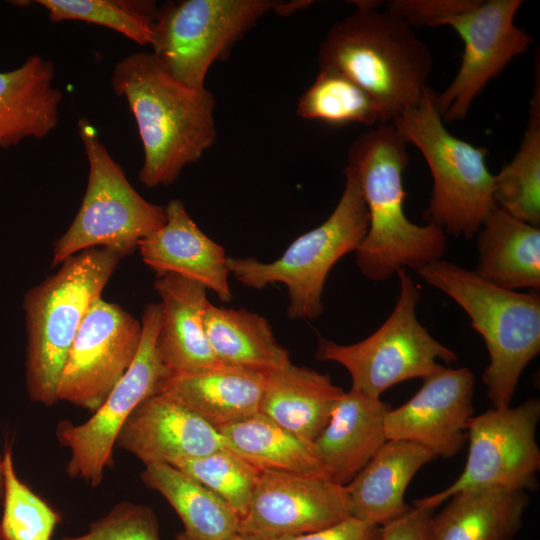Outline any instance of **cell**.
<instances>
[{
	"label": "cell",
	"mask_w": 540,
	"mask_h": 540,
	"mask_svg": "<svg viewBox=\"0 0 540 540\" xmlns=\"http://www.w3.org/2000/svg\"><path fill=\"white\" fill-rule=\"evenodd\" d=\"M165 212L163 226L138 243L143 262L156 277L177 274L202 284L221 301H231L225 249L198 227L182 201H169Z\"/></svg>",
	"instance_id": "obj_18"
},
{
	"label": "cell",
	"mask_w": 540,
	"mask_h": 540,
	"mask_svg": "<svg viewBox=\"0 0 540 540\" xmlns=\"http://www.w3.org/2000/svg\"><path fill=\"white\" fill-rule=\"evenodd\" d=\"M433 511L410 506L403 514L381 526L379 540H429Z\"/></svg>",
	"instance_id": "obj_37"
},
{
	"label": "cell",
	"mask_w": 540,
	"mask_h": 540,
	"mask_svg": "<svg viewBox=\"0 0 540 540\" xmlns=\"http://www.w3.org/2000/svg\"><path fill=\"white\" fill-rule=\"evenodd\" d=\"M54 77L53 62L39 55L0 72V148L28 137L45 138L56 128L62 92L54 86Z\"/></svg>",
	"instance_id": "obj_22"
},
{
	"label": "cell",
	"mask_w": 540,
	"mask_h": 540,
	"mask_svg": "<svg viewBox=\"0 0 540 540\" xmlns=\"http://www.w3.org/2000/svg\"><path fill=\"white\" fill-rule=\"evenodd\" d=\"M349 517L345 485L323 476L261 471L238 533L271 540L320 531Z\"/></svg>",
	"instance_id": "obj_15"
},
{
	"label": "cell",
	"mask_w": 540,
	"mask_h": 540,
	"mask_svg": "<svg viewBox=\"0 0 540 540\" xmlns=\"http://www.w3.org/2000/svg\"><path fill=\"white\" fill-rule=\"evenodd\" d=\"M474 385L470 369L443 366L424 378L420 389L406 403L386 413V439L414 442L436 457L455 456L468 440Z\"/></svg>",
	"instance_id": "obj_16"
},
{
	"label": "cell",
	"mask_w": 540,
	"mask_h": 540,
	"mask_svg": "<svg viewBox=\"0 0 540 540\" xmlns=\"http://www.w3.org/2000/svg\"><path fill=\"white\" fill-rule=\"evenodd\" d=\"M3 486H4L3 464H2V456L0 454V500L3 497Z\"/></svg>",
	"instance_id": "obj_40"
},
{
	"label": "cell",
	"mask_w": 540,
	"mask_h": 540,
	"mask_svg": "<svg viewBox=\"0 0 540 540\" xmlns=\"http://www.w3.org/2000/svg\"><path fill=\"white\" fill-rule=\"evenodd\" d=\"M352 3H354V5L360 9H377V7L380 5L379 3L381 2L375 0H358L352 1Z\"/></svg>",
	"instance_id": "obj_39"
},
{
	"label": "cell",
	"mask_w": 540,
	"mask_h": 540,
	"mask_svg": "<svg viewBox=\"0 0 540 540\" xmlns=\"http://www.w3.org/2000/svg\"><path fill=\"white\" fill-rule=\"evenodd\" d=\"M539 67L529 104L528 122L517 153L494 175L493 200L509 215L540 224V83Z\"/></svg>",
	"instance_id": "obj_30"
},
{
	"label": "cell",
	"mask_w": 540,
	"mask_h": 540,
	"mask_svg": "<svg viewBox=\"0 0 540 540\" xmlns=\"http://www.w3.org/2000/svg\"><path fill=\"white\" fill-rule=\"evenodd\" d=\"M481 0H392L386 10L402 18L412 28L437 27L450 17L464 13Z\"/></svg>",
	"instance_id": "obj_36"
},
{
	"label": "cell",
	"mask_w": 540,
	"mask_h": 540,
	"mask_svg": "<svg viewBox=\"0 0 540 540\" xmlns=\"http://www.w3.org/2000/svg\"><path fill=\"white\" fill-rule=\"evenodd\" d=\"M522 0H481L474 8L442 21L462 39L461 64L451 83L434 95L442 119H464L485 86L533 42L514 19Z\"/></svg>",
	"instance_id": "obj_13"
},
{
	"label": "cell",
	"mask_w": 540,
	"mask_h": 540,
	"mask_svg": "<svg viewBox=\"0 0 540 540\" xmlns=\"http://www.w3.org/2000/svg\"><path fill=\"white\" fill-rule=\"evenodd\" d=\"M399 294L386 321L369 337L350 345L319 338L315 357L342 365L350 374L351 389L374 398L390 387L413 378H426L457 354L433 338L416 316L420 291L407 270L396 272Z\"/></svg>",
	"instance_id": "obj_9"
},
{
	"label": "cell",
	"mask_w": 540,
	"mask_h": 540,
	"mask_svg": "<svg viewBox=\"0 0 540 540\" xmlns=\"http://www.w3.org/2000/svg\"><path fill=\"white\" fill-rule=\"evenodd\" d=\"M160 323V304H147L138 352L126 373L88 420L58 423L57 440L70 450L65 468L70 478L81 479L91 487L102 483L105 469L113 466L116 440L129 415L143 400L159 393L172 374L158 351Z\"/></svg>",
	"instance_id": "obj_11"
},
{
	"label": "cell",
	"mask_w": 540,
	"mask_h": 540,
	"mask_svg": "<svg viewBox=\"0 0 540 540\" xmlns=\"http://www.w3.org/2000/svg\"><path fill=\"white\" fill-rule=\"evenodd\" d=\"M436 458L427 448L406 440H386L347 484L352 517L383 526L410 506L405 491L422 466Z\"/></svg>",
	"instance_id": "obj_21"
},
{
	"label": "cell",
	"mask_w": 540,
	"mask_h": 540,
	"mask_svg": "<svg viewBox=\"0 0 540 540\" xmlns=\"http://www.w3.org/2000/svg\"><path fill=\"white\" fill-rule=\"evenodd\" d=\"M317 60L367 92L389 122L421 99L433 66L429 47L402 18L360 8L329 28Z\"/></svg>",
	"instance_id": "obj_3"
},
{
	"label": "cell",
	"mask_w": 540,
	"mask_h": 540,
	"mask_svg": "<svg viewBox=\"0 0 540 540\" xmlns=\"http://www.w3.org/2000/svg\"><path fill=\"white\" fill-rule=\"evenodd\" d=\"M272 0H181L158 7L152 54L191 88H204L211 65L228 57L236 42L274 10Z\"/></svg>",
	"instance_id": "obj_10"
},
{
	"label": "cell",
	"mask_w": 540,
	"mask_h": 540,
	"mask_svg": "<svg viewBox=\"0 0 540 540\" xmlns=\"http://www.w3.org/2000/svg\"><path fill=\"white\" fill-rule=\"evenodd\" d=\"M343 174L344 189L330 216L296 238L277 260L228 257L230 274L244 286L285 285L290 319L313 320L322 314L329 272L339 259L356 251L367 233L369 216L356 173L347 164Z\"/></svg>",
	"instance_id": "obj_7"
},
{
	"label": "cell",
	"mask_w": 540,
	"mask_h": 540,
	"mask_svg": "<svg viewBox=\"0 0 540 540\" xmlns=\"http://www.w3.org/2000/svg\"><path fill=\"white\" fill-rule=\"evenodd\" d=\"M209 345L224 366L269 373L290 362L263 316L246 309L217 307L209 302L204 313Z\"/></svg>",
	"instance_id": "obj_27"
},
{
	"label": "cell",
	"mask_w": 540,
	"mask_h": 540,
	"mask_svg": "<svg viewBox=\"0 0 540 540\" xmlns=\"http://www.w3.org/2000/svg\"><path fill=\"white\" fill-rule=\"evenodd\" d=\"M474 272L504 289L540 288V229L495 206L477 233Z\"/></svg>",
	"instance_id": "obj_25"
},
{
	"label": "cell",
	"mask_w": 540,
	"mask_h": 540,
	"mask_svg": "<svg viewBox=\"0 0 540 540\" xmlns=\"http://www.w3.org/2000/svg\"><path fill=\"white\" fill-rule=\"evenodd\" d=\"M381 526L354 517L323 530L271 540H379Z\"/></svg>",
	"instance_id": "obj_38"
},
{
	"label": "cell",
	"mask_w": 540,
	"mask_h": 540,
	"mask_svg": "<svg viewBox=\"0 0 540 540\" xmlns=\"http://www.w3.org/2000/svg\"><path fill=\"white\" fill-rule=\"evenodd\" d=\"M115 447L148 465L173 464L225 446L214 427L169 395L157 393L132 411L118 434Z\"/></svg>",
	"instance_id": "obj_17"
},
{
	"label": "cell",
	"mask_w": 540,
	"mask_h": 540,
	"mask_svg": "<svg viewBox=\"0 0 540 540\" xmlns=\"http://www.w3.org/2000/svg\"><path fill=\"white\" fill-rule=\"evenodd\" d=\"M143 483L159 492L183 523L176 540H226L238 533L239 516L211 490L167 463L145 465Z\"/></svg>",
	"instance_id": "obj_28"
},
{
	"label": "cell",
	"mask_w": 540,
	"mask_h": 540,
	"mask_svg": "<svg viewBox=\"0 0 540 540\" xmlns=\"http://www.w3.org/2000/svg\"><path fill=\"white\" fill-rule=\"evenodd\" d=\"M141 336V322L119 305L97 299L67 356L58 401L97 410L132 364Z\"/></svg>",
	"instance_id": "obj_14"
},
{
	"label": "cell",
	"mask_w": 540,
	"mask_h": 540,
	"mask_svg": "<svg viewBox=\"0 0 540 540\" xmlns=\"http://www.w3.org/2000/svg\"><path fill=\"white\" fill-rule=\"evenodd\" d=\"M2 464L0 540H51L61 515L18 477L8 446L2 455Z\"/></svg>",
	"instance_id": "obj_33"
},
{
	"label": "cell",
	"mask_w": 540,
	"mask_h": 540,
	"mask_svg": "<svg viewBox=\"0 0 540 540\" xmlns=\"http://www.w3.org/2000/svg\"><path fill=\"white\" fill-rule=\"evenodd\" d=\"M61 540H160L159 524L150 507L125 501L92 522L84 534Z\"/></svg>",
	"instance_id": "obj_35"
},
{
	"label": "cell",
	"mask_w": 540,
	"mask_h": 540,
	"mask_svg": "<svg viewBox=\"0 0 540 540\" xmlns=\"http://www.w3.org/2000/svg\"><path fill=\"white\" fill-rule=\"evenodd\" d=\"M299 117L332 125L389 123L378 103L351 79L332 69H319L299 98Z\"/></svg>",
	"instance_id": "obj_31"
},
{
	"label": "cell",
	"mask_w": 540,
	"mask_h": 540,
	"mask_svg": "<svg viewBox=\"0 0 540 540\" xmlns=\"http://www.w3.org/2000/svg\"><path fill=\"white\" fill-rule=\"evenodd\" d=\"M111 85L136 121L144 151L138 178L146 187L172 184L214 144L213 94L174 79L151 52L118 61Z\"/></svg>",
	"instance_id": "obj_1"
},
{
	"label": "cell",
	"mask_w": 540,
	"mask_h": 540,
	"mask_svg": "<svg viewBox=\"0 0 540 540\" xmlns=\"http://www.w3.org/2000/svg\"><path fill=\"white\" fill-rule=\"evenodd\" d=\"M77 131L89 165L87 187L73 222L55 242L54 266L91 248L131 254L166 220L165 206L148 202L133 188L87 118L78 120Z\"/></svg>",
	"instance_id": "obj_8"
},
{
	"label": "cell",
	"mask_w": 540,
	"mask_h": 540,
	"mask_svg": "<svg viewBox=\"0 0 540 540\" xmlns=\"http://www.w3.org/2000/svg\"><path fill=\"white\" fill-rule=\"evenodd\" d=\"M539 419L538 398L473 416L468 424L469 449L462 473L444 490L415 501L414 506L435 510L454 494L467 490L537 489Z\"/></svg>",
	"instance_id": "obj_12"
},
{
	"label": "cell",
	"mask_w": 540,
	"mask_h": 540,
	"mask_svg": "<svg viewBox=\"0 0 540 540\" xmlns=\"http://www.w3.org/2000/svg\"><path fill=\"white\" fill-rule=\"evenodd\" d=\"M224 446L260 471L328 477L313 444L257 413L218 428Z\"/></svg>",
	"instance_id": "obj_29"
},
{
	"label": "cell",
	"mask_w": 540,
	"mask_h": 540,
	"mask_svg": "<svg viewBox=\"0 0 540 540\" xmlns=\"http://www.w3.org/2000/svg\"><path fill=\"white\" fill-rule=\"evenodd\" d=\"M266 375L222 365L171 374L159 393L174 398L217 430L259 413Z\"/></svg>",
	"instance_id": "obj_23"
},
{
	"label": "cell",
	"mask_w": 540,
	"mask_h": 540,
	"mask_svg": "<svg viewBox=\"0 0 540 540\" xmlns=\"http://www.w3.org/2000/svg\"><path fill=\"white\" fill-rule=\"evenodd\" d=\"M432 516L429 540H513L530 500L526 491L477 489L454 494Z\"/></svg>",
	"instance_id": "obj_26"
},
{
	"label": "cell",
	"mask_w": 540,
	"mask_h": 540,
	"mask_svg": "<svg viewBox=\"0 0 540 540\" xmlns=\"http://www.w3.org/2000/svg\"><path fill=\"white\" fill-rule=\"evenodd\" d=\"M391 406L350 389L334 406L324 429L312 442L333 481L347 485L387 440L384 418Z\"/></svg>",
	"instance_id": "obj_20"
},
{
	"label": "cell",
	"mask_w": 540,
	"mask_h": 540,
	"mask_svg": "<svg viewBox=\"0 0 540 540\" xmlns=\"http://www.w3.org/2000/svg\"><path fill=\"white\" fill-rule=\"evenodd\" d=\"M51 21L77 20L110 28L150 45L158 6L149 0H37Z\"/></svg>",
	"instance_id": "obj_32"
},
{
	"label": "cell",
	"mask_w": 540,
	"mask_h": 540,
	"mask_svg": "<svg viewBox=\"0 0 540 540\" xmlns=\"http://www.w3.org/2000/svg\"><path fill=\"white\" fill-rule=\"evenodd\" d=\"M226 540H254V539H251L245 535H242L240 533H235L233 534L232 536H230L229 538H227Z\"/></svg>",
	"instance_id": "obj_41"
},
{
	"label": "cell",
	"mask_w": 540,
	"mask_h": 540,
	"mask_svg": "<svg viewBox=\"0 0 540 540\" xmlns=\"http://www.w3.org/2000/svg\"><path fill=\"white\" fill-rule=\"evenodd\" d=\"M428 86L421 99L392 120L399 134L422 153L432 176L423 214L427 223L454 238L471 239L496 206L488 150L452 135L445 127Z\"/></svg>",
	"instance_id": "obj_6"
},
{
	"label": "cell",
	"mask_w": 540,
	"mask_h": 540,
	"mask_svg": "<svg viewBox=\"0 0 540 540\" xmlns=\"http://www.w3.org/2000/svg\"><path fill=\"white\" fill-rule=\"evenodd\" d=\"M419 276L454 300L483 338L489 363L482 379L493 408L510 406L525 367L540 351V295L498 287L442 259Z\"/></svg>",
	"instance_id": "obj_5"
},
{
	"label": "cell",
	"mask_w": 540,
	"mask_h": 540,
	"mask_svg": "<svg viewBox=\"0 0 540 540\" xmlns=\"http://www.w3.org/2000/svg\"><path fill=\"white\" fill-rule=\"evenodd\" d=\"M205 486L238 514H245L261 471L226 447L169 464Z\"/></svg>",
	"instance_id": "obj_34"
},
{
	"label": "cell",
	"mask_w": 540,
	"mask_h": 540,
	"mask_svg": "<svg viewBox=\"0 0 540 540\" xmlns=\"http://www.w3.org/2000/svg\"><path fill=\"white\" fill-rule=\"evenodd\" d=\"M161 323L157 346L172 374H190L222 366L215 357L204 328L209 304L207 289L186 277L168 273L156 278Z\"/></svg>",
	"instance_id": "obj_19"
},
{
	"label": "cell",
	"mask_w": 540,
	"mask_h": 540,
	"mask_svg": "<svg viewBox=\"0 0 540 540\" xmlns=\"http://www.w3.org/2000/svg\"><path fill=\"white\" fill-rule=\"evenodd\" d=\"M344 392L329 374L290 361L267 373L259 413L312 443Z\"/></svg>",
	"instance_id": "obj_24"
},
{
	"label": "cell",
	"mask_w": 540,
	"mask_h": 540,
	"mask_svg": "<svg viewBox=\"0 0 540 540\" xmlns=\"http://www.w3.org/2000/svg\"><path fill=\"white\" fill-rule=\"evenodd\" d=\"M367 207V233L355 251L361 273L382 281L401 269L418 271L442 259L445 232L434 224L411 222L404 211L403 174L409 163L407 142L392 122L373 127L348 150Z\"/></svg>",
	"instance_id": "obj_2"
},
{
	"label": "cell",
	"mask_w": 540,
	"mask_h": 540,
	"mask_svg": "<svg viewBox=\"0 0 540 540\" xmlns=\"http://www.w3.org/2000/svg\"><path fill=\"white\" fill-rule=\"evenodd\" d=\"M123 257L109 248L81 251L25 294V377L32 401L45 406L58 401L61 374L81 323Z\"/></svg>",
	"instance_id": "obj_4"
}]
</instances>
